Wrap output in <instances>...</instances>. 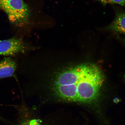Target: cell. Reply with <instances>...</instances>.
I'll return each instance as SVG.
<instances>
[{
    "mask_svg": "<svg viewBox=\"0 0 125 125\" xmlns=\"http://www.w3.org/2000/svg\"><path fill=\"white\" fill-rule=\"evenodd\" d=\"M21 125H31L30 124H30H29V123H23V124H22Z\"/></svg>",
    "mask_w": 125,
    "mask_h": 125,
    "instance_id": "obj_8",
    "label": "cell"
},
{
    "mask_svg": "<svg viewBox=\"0 0 125 125\" xmlns=\"http://www.w3.org/2000/svg\"><path fill=\"white\" fill-rule=\"evenodd\" d=\"M10 0H0V7L3 5Z\"/></svg>",
    "mask_w": 125,
    "mask_h": 125,
    "instance_id": "obj_7",
    "label": "cell"
},
{
    "mask_svg": "<svg viewBox=\"0 0 125 125\" xmlns=\"http://www.w3.org/2000/svg\"><path fill=\"white\" fill-rule=\"evenodd\" d=\"M24 45L21 38L14 37L0 40V55L12 56L23 52Z\"/></svg>",
    "mask_w": 125,
    "mask_h": 125,
    "instance_id": "obj_3",
    "label": "cell"
},
{
    "mask_svg": "<svg viewBox=\"0 0 125 125\" xmlns=\"http://www.w3.org/2000/svg\"><path fill=\"white\" fill-rule=\"evenodd\" d=\"M104 79L96 65L83 64L59 73L53 81L52 88L56 96L62 99L91 103L98 98Z\"/></svg>",
    "mask_w": 125,
    "mask_h": 125,
    "instance_id": "obj_1",
    "label": "cell"
},
{
    "mask_svg": "<svg viewBox=\"0 0 125 125\" xmlns=\"http://www.w3.org/2000/svg\"><path fill=\"white\" fill-rule=\"evenodd\" d=\"M105 5L108 4H117L125 6V0H96Z\"/></svg>",
    "mask_w": 125,
    "mask_h": 125,
    "instance_id": "obj_6",
    "label": "cell"
},
{
    "mask_svg": "<svg viewBox=\"0 0 125 125\" xmlns=\"http://www.w3.org/2000/svg\"><path fill=\"white\" fill-rule=\"evenodd\" d=\"M106 28L114 32L125 34V12H117L114 21Z\"/></svg>",
    "mask_w": 125,
    "mask_h": 125,
    "instance_id": "obj_5",
    "label": "cell"
},
{
    "mask_svg": "<svg viewBox=\"0 0 125 125\" xmlns=\"http://www.w3.org/2000/svg\"><path fill=\"white\" fill-rule=\"evenodd\" d=\"M14 24L22 26L28 23L30 16L29 7L23 0H10L0 7Z\"/></svg>",
    "mask_w": 125,
    "mask_h": 125,
    "instance_id": "obj_2",
    "label": "cell"
},
{
    "mask_svg": "<svg viewBox=\"0 0 125 125\" xmlns=\"http://www.w3.org/2000/svg\"><path fill=\"white\" fill-rule=\"evenodd\" d=\"M17 67L16 62L13 59L10 57L5 58L0 62V79L13 76Z\"/></svg>",
    "mask_w": 125,
    "mask_h": 125,
    "instance_id": "obj_4",
    "label": "cell"
}]
</instances>
